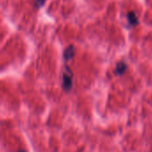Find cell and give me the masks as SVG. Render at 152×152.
I'll list each match as a JSON object with an SVG mask.
<instances>
[{
    "label": "cell",
    "instance_id": "obj_1",
    "mask_svg": "<svg viewBox=\"0 0 152 152\" xmlns=\"http://www.w3.org/2000/svg\"><path fill=\"white\" fill-rule=\"evenodd\" d=\"M72 72L68 66H65V71L63 73V88L65 91H70L72 85Z\"/></svg>",
    "mask_w": 152,
    "mask_h": 152
},
{
    "label": "cell",
    "instance_id": "obj_3",
    "mask_svg": "<svg viewBox=\"0 0 152 152\" xmlns=\"http://www.w3.org/2000/svg\"><path fill=\"white\" fill-rule=\"evenodd\" d=\"M127 70V64L124 62H120L116 64V68H115V73L118 75L123 74L125 71Z\"/></svg>",
    "mask_w": 152,
    "mask_h": 152
},
{
    "label": "cell",
    "instance_id": "obj_5",
    "mask_svg": "<svg viewBox=\"0 0 152 152\" xmlns=\"http://www.w3.org/2000/svg\"><path fill=\"white\" fill-rule=\"evenodd\" d=\"M44 1H45V0H37V1H36V6H42Z\"/></svg>",
    "mask_w": 152,
    "mask_h": 152
},
{
    "label": "cell",
    "instance_id": "obj_6",
    "mask_svg": "<svg viewBox=\"0 0 152 152\" xmlns=\"http://www.w3.org/2000/svg\"><path fill=\"white\" fill-rule=\"evenodd\" d=\"M19 152H26V151H24V150H21V151H19Z\"/></svg>",
    "mask_w": 152,
    "mask_h": 152
},
{
    "label": "cell",
    "instance_id": "obj_4",
    "mask_svg": "<svg viewBox=\"0 0 152 152\" xmlns=\"http://www.w3.org/2000/svg\"><path fill=\"white\" fill-rule=\"evenodd\" d=\"M128 19H129V22L132 23V24H136L137 23H138V20H137V17L134 15V14L133 13H130L129 15H128Z\"/></svg>",
    "mask_w": 152,
    "mask_h": 152
},
{
    "label": "cell",
    "instance_id": "obj_2",
    "mask_svg": "<svg viewBox=\"0 0 152 152\" xmlns=\"http://www.w3.org/2000/svg\"><path fill=\"white\" fill-rule=\"evenodd\" d=\"M73 56H74V47L73 46H70V47H68L64 50V57L66 60H70V59H72L73 57Z\"/></svg>",
    "mask_w": 152,
    "mask_h": 152
}]
</instances>
